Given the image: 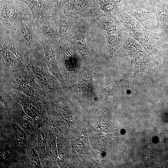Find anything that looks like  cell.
<instances>
[{"instance_id": "6da1fadb", "label": "cell", "mask_w": 168, "mask_h": 168, "mask_svg": "<svg viewBox=\"0 0 168 168\" xmlns=\"http://www.w3.org/2000/svg\"><path fill=\"white\" fill-rule=\"evenodd\" d=\"M53 47L66 87L72 85L86 76L84 71L87 70L69 40L54 41Z\"/></svg>"}, {"instance_id": "7a4b0ae2", "label": "cell", "mask_w": 168, "mask_h": 168, "mask_svg": "<svg viewBox=\"0 0 168 168\" xmlns=\"http://www.w3.org/2000/svg\"><path fill=\"white\" fill-rule=\"evenodd\" d=\"M0 23V65L12 71L24 70L31 54L10 35L1 21Z\"/></svg>"}, {"instance_id": "3957f363", "label": "cell", "mask_w": 168, "mask_h": 168, "mask_svg": "<svg viewBox=\"0 0 168 168\" xmlns=\"http://www.w3.org/2000/svg\"><path fill=\"white\" fill-rule=\"evenodd\" d=\"M24 70L41 87L49 99L64 95L61 84L50 72L46 65L44 51L31 56Z\"/></svg>"}, {"instance_id": "277c9868", "label": "cell", "mask_w": 168, "mask_h": 168, "mask_svg": "<svg viewBox=\"0 0 168 168\" xmlns=\"http://www.w3.org/2000/svg\"><path fill=\"white\" fill-rule=\"evenodd\" d=\"M0 81L13 91L38 101L47 100L46 94L33 77L25 70L13 72L0 65Z\"/></svg>"}, {"instance_id": "5b68a950", "label": "cell", "mask_w": 168, "mask_h": 168, "mask_svg": "<svg viewBox=\"0 0 168 168\" xmlns=\"http://www.w3.org/2000/svg\"><path fill=\"white\" fill-rule=\"evenodd\" d=\"M32 18L31 12L28 8L19 15L11 28H7L10 35L31 55L44 50L40 40L33 30Z\"/></svg>"}, {"instance_id": "8992f818", "label": "cell", "mask_w": 168, "mask_h": 168, "mask_svg": "<svg viewBox=\"0 0 168 168\" xmlns=\"http://www.w3.org/2000/svg\"><path fill=\"white\" fill-rule=\"evenodd\" d=\"M93 22L105 35L107 49L112 58L116 50L123 45L127 32L114 13H103Z\"/></svg>"}, {"instance_id": "52a82bcc", "label": "cell", "mask_w": 168, "mask_h": 168, "mask_svg": "<svg viewBox=\"0 0 168 168\" xmlns=\"http://www.w3.org/2000/svg\"><path fill=\"white\" fill-rule=\"evenodd\" d=\"M148 0H128L123 7L143 26L151 30L156 27V7Z\"/></svg>"}, {"instance_id": "ba28073f", "label": "cell", "mask_w": 168, "mask_h": 168, "mask_svg": "<svg viewBox=\"0 0 168 168\" xmlns=\"http://www.w3.org/2000/svg\"><path fill=\"white\" fill-rule=\"evenodd\" d=\"M63 89L86 105H91L97 100L94 81L90 75H86L77 83Z\"/></svg>"}, {"instance_id": "9c48e42d", "label": "cell", "mask_w": 168, "mask_h": 168, "mask_svg": "<svg viewBox=\"0 0 168 168\" xmlns=\"http://www.w3.org/2000/svg\"><path fill=\"white\" fill-rule=\"evenodd\" d=\"M58 20L53 15L43 16L37 19H32L33 30L37 36L46 37L53 42L58 40Z\"/></svg>"}, {"instance_id": "30bf717a", "label": "cell", "mask_w": 168, "mask_h": 168, "mask_svg": "<svg viewBox=\"0 0 168 168\" xmlns=\"http://www.w3.org/2000/svg\"><path fill=\"white\" fill-rule=\"evenodd\" d=\"M28 8L20 0H0V21L5 27L10 28L19 15Z\"/></svg>"}, {"instance_id": "8fae6325", "label": "cell", "mask_w": 168, "mask_h": 168, "mask_svg": "<svg viewBox=\"0 0 168 168\" xmlns=\"http://www.w3.org/2000/svg\"><path fill=\"white\" fill-rule=\"evenodd\" d=\"M85 32H81L77 30V28L71 36L69 40L80 55L83 63L87 70V67L91 64L94 56V46L92 40L86 37Z\"/></svg>"}, {"instance_id": "7c38bea8", "label": "cell", "mask_w": 168, "mask_h": 168, "mask_svg": "<svg viewBox=\"0 0 168 168\" xmlns=\"http://www.w3.org/2000/svg\"><path fill=\"white\" fill-rule=\"evenodd\" d=\"M37 37L40 40L43 45L45 60L47 67L60 82L63 87L66 86L53 49V42L46 37L40 36Z\"/></svg>"}, {"instance_id": "4fadbf2b", "label": "cell", "mask_w": 168, "mask_h": 168, "mask_svg": "<svg viewBox=\"0 0 168 168\" xmlns=\"http://www.w3.org/2000/svg\"><path fill=\"white\" fill-rule=\"evenodd\" d=\"M78 17L61 14L58 19L59 31L58 40H68L77 28Z\"/></svg>"}, {"instance_id": "5bb4252c", "label": "cell", "mask_w": 168, "mask_h": 168, "mask_svg": "<svg viewBox=\"0 0 168 168\" xmlns=\"http://www.w3.org/2000/svg\"><path fill=\"white\" fill-rule=\"evenodd\" d=\"M114 13L117 16L128 35L145 28L134 17L126 12L123 7H118Z\"/></svg>"}, {"instance_id": "9a60e30c", "label": "cell", "mask_w": 168, "mask_h": 168, "mask_svg": "<svg viewBox=\"0 0 168 168\" xmlns=\"http://www.w3.org/2000/svg\"><path fill=\"white\" fill-rule=\"evenodd\" d=\"M30 10L32 19L35 20L43 16L52 15L45 0H20Z\"/></svg>"}, {"instance_id": "2e32d148", "label": "cell", "mask_w": 168, "mask_h": 168, "mask_svg": "<svg viewBox=\"0 0 168 168\" xmlns=\"http://www.w3.org/2000/svg\"><path fill=\"white\" fill-rule=\"evenodd\" d=\"M47 6L51 13L58 19L62 14L61 4L63 0H45Z\"/></svg>"}, {"instance_id": "e0dca14e", "label": "cell", "mask_w": 168, "mask_h": 168, "mask_svg": "<svg viewBox=\"0 0 168 168\" xmlns=\"http://www.w3.org/2000/svg\"><path fill=\"white\" fill-rule=\"evenodd\" d=\"M98 154H100V152H98Z\"/></svg>"}]
</instances>
